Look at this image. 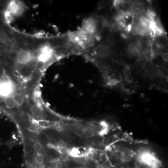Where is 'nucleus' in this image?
<instances>
[{"instance_id":"11","label":"nucleus","mask_w":168,"mask_h":168,"mask_svg":"<svg viewBox=\"0 0 168 168\" xmlns=\"http://www.w3.org/2000/svg\"><path fill=\"white\" fill-rule=\"evenodd\" d=\"M12 96L14 98V100L16 105L18 106H21L23 105L24 100V94L21 93H16L14 94Z\"/></svg>"},{"instance_id":"21","label":"nucleus","mask_w":168,"mask_h":168,"mask_svg":"<svg viewBox=\"0 0 168 168\" xmlns=\"http://www.w3.org/2000/svg\"><path fill=\"white\" fill-rule=\"evenodd\" d=\"M61 168H65V167H61Z\"/></svg>"},{"instance_id":"12","label":"nucleus","mask_w":168,"mask_h":168,"mask_svg":"<svg viewBox=\"0 0 168 168\" xmlns=\"http://www.w3.org/2000/svg\"><path fill=\"white\" fill-rule=\"evenodd\" d=\"M9 40V35L5 32H0V43L5 44Z\"/></svg>"},{"instance_id":"3","label":"nucleus","mask_w":168,"mask_h":168,"mask_svg":"<svg viewBox=\"0 0 168 168\" xmlns=\"http://www.w3.org/2000/svg\"><path fill=\"white\" fill-rule=\"evenodd\" d=\"M14 91V85L9 80L0 81V97L4 98L11 96Z\"/></svg>"},{"instance_id":"4","label":"nucleus","mask_w":168,"mask_h":168,"mask_svg":"<svg viewBox=\"0 0 168 168\" xmlns=\"http://www.w3.org/2000/svg\"><path fill=\"white\" fill-rule=\"evenodd\" d=\"M145 7L142 2H133L131 3L129 12L133 16H140L145 13Z\"/></svg>"},{"instance_id":"2","label":"nucleus","mask_w":168,"mask_h":168,"mask_svg":"<svg viewBox=\"0 0 168 168\" xmlns=\"http://www.w3.org/2000/svg\"><path fill=\"white\" fill-rule=\"evenodd\" d=\"M30 51L28 50H21L16 53L15 61L17 65L22 67L30 65L34 58Z\"/></svg>"},{"instance_id":"17","label":"nucleus","mask_w":168,"mask_h":168,"mask_svg":"<svg viewBox=\"0 0 168 168\" xmlns=\"http://www.w3.org/2000/svg\"><path fill=\"white\" fill-rule=\"evenodd\" d=\"M38 124L40 125V126L44 127V128H49L52 125V123L51 122L44 121V120L39 121V122H38Z\"/></svg>"},{"instance_id":"16","label":"nucleus","mask_w":168,"mask_h":168,"mask_svg":"<svg viewBox=\"0 0 168 168\" xmlns=\"http://www.w3.org/2000/svg\"><path fill=\"white\" fill-rule=\"evenodd\" d=\"M33 149L35 152L38 153L43 149V145L40 142H36L35 143H34L33 145Z\"/></svg>"},{"instance_id":"20","label":"nucleus","mask_w":168,"mask_h":168,"mask_svg":"<svg viewBox=\"0 0 168 168\" xmlns=\"http://www.w3.org/2000/svg\"><path fill=\"white\" fill-rule=\"evenodd\" d=\"M163 59L164 61L167 62L168 60V53H164L163 54Z\"/></svg>"},{"instance_id":"19","label":"nucleus","mask_w":168,"mask_h":168,"mask_svg":"<svg viewBox=\"0 0 168 168\" xmlns=\"http://www.w3.org/2000/svg\"><path fill=\"white\" fill-rule=\"evenodd\" d=\"M100 166L102 168H111V164L110 162L108 161H106L102 163Z\"/></svg>"},{"instance_id":"15","label":"nucleus","mask_w":168,"mask_h":168,"mask_svg":"<svg viewBox=\"0 0 168 168\" xmlns=\"http://www.w3.org/2000/svg\"><path fill=\"white\" fill-rule=\"evenodd\" d=\"M94 135V131L92 128H85L84 129V136L87 138L92 137Z\"/></svg>"},{"instance_id":"9","label":"nucleus","mask_w":168,"mask_h":168,"mask_svg":"<svg viewBox=\"0 0 168 168\" xmlns=\"http://www.w3.org/2000/svg\"><path fill=\"white\" fill-rule=\"evenodd\" d=\"M3 102L6 108L9 109H12L15 107L16 105L14 98L12 95L7 97L6 98L3 99Z\"/></svg>"},{"instance_id":"1","label":"nucleus","mask_w":168,"mask_h":168,"mask_svg":"<svg viewBox=\"0 0 168 168\" xmlns=\"http://www.w3.org/2000/svg\"><path fill=\"white\" fill-rule=\"evenodd\" d=\"M36 53V58L38 62L44 64L49 63L55 55L53 49L47 44L40 46Z\"/></svg>"},{"instance_id":"8","label":"nucleus","mask_w":168,"mask_h":168,"mask_svg":"<svg viewBox=\"0 0 168 168\" xmlns=\"http://www.w3.org/2000/svg\"><path fill=\"white\" fill-rule=\"evenodd\" d=\"M30 111L33 116L36 118H42L44 116V113L41 108L36 105H34L31 107Z\"/></svg>"},{"instance_id":"6","label":"nucleus","mask_w":168,"mask_h":168,"mask_svg":"<svg viewBox=\"0 0 168 168\" xmlns=\"http://www.w3.org/2000/svg\"><path fill=\"white\" fill-rule=\"evenodd\" d=\"M109 49L105 44H99L94 50L95 55L100 58H106L109 55Z\"/></svg>"},{"instance_id":"14","label":"nucleus","mask_w":168,"mask_h":168,"mask_svg":"<svg viewBox=\"0 0 168 168\" xmlns=\"http://www.w3.org/2000/svg\"><path fill=\"white\" fill-rule=\"evenodd\" d=\"M35 161L38 164H43L45 161V157L43 155L38 154L35 157Z\"/></svg>"},{"instance_id":"5","label":"nucleus","mask_w":168,"mask_h":168,"mask_svg":"<svg viewBox=\"0 0 168 168\" xmlns=\"http://www.w3.org/2000/svg\"><path fill=\"white\" fill-rule=\"evenodd\" d=\"M24 7L20 3L12 1L8 6V12L9 14L13 15H19L23 12Z\"/></svg>"},{"instance_id":"13","label":"nucleus","mask_w":168,"mask_h":168,"mask_svg":"<svg viewBox=\"0 0 168 168\" xmlns=\"http://www.w3.org/2000/svg\"><path fill=\"white\" fill-rule=\"evenodd\" d=\"M86 168H98V164L95 161L92 159H89L85 162Z\"/></svg>"},{"instance_id":"10","label":"nucleus","mask_w":168,"mask_h":168,"mask_svg":"<svg viewBox=\"0 0 168 168\" xmlns=\"http://www.w3.org/2000/svg\"><path fill=\"white\" fill-rule=\"evenodd\" d=\"M72 132L79 137L84 136V128L78 126H72L69 128Z\"/></svg>"},{"instance_id":"7","label":"nucleus","mask_w":168,"mask_h":168,"mask_svg":"<svg viewBox=\"0 0 168 168\" xmlns=\"http://www.w3.org/2000/svg\"><path fill=\"white\" fill-rule=\"evenodd\" d=\"M47 153L50 157L54 160L59 159L61 157L60 152L54 147L50 146L48 147L47 149Z\"/></svg>"},{"instance_id":"18","label":"nucleus","mask_w":168,"mask_h":168,"mask_svg":"<svg viewBox=\"0 0 168 168\" xmlns=\"http://www.w3.org/2000/svg\"><path fill=\"white\" fill-rule=\"evenodd\" d=\"M132 157H133V156H132V154L129 152H125V153H124L123 155V159L127 162L130 161L132 159Z\"/></svg>"}]
</instances>
